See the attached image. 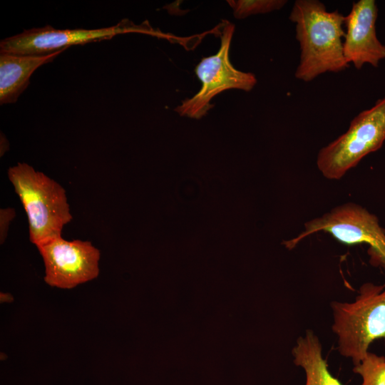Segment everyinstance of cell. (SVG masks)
I'll return each mask as SVG.
<instances>
[{
	"instance_id": "cell-1",
	"label": "cell",
	"mask_w": 385,
	"mask_h": 385,
	"mask_svg": "<svg viewBox=\"0 0 385 385\" xmlns=\"http://www.w3.org/2000/svg\"><path fill=\"white\" fill-rule=\"evenodd\" d=\"M289 18L295 25L300 48L297 79L307 83L327 72L337 73L349 66L343 49L345 16L337 10L328 11L318 0H297Z\"/></svg>"
},
{
	"instance_id": "cell-2",
	"label": "cell",
	"mask_w": 385,
	"mask_h": 385,
	"mask_svg": "<svg viewBox=\"0 0 385 385\" xmlns=\"http://www.w3.org/2000/svg\"><path fill=\"white\" fill-rule=\"evenodd\" d=\"M8 178L26 213L31 242L37 247L61 237L73 219L65 189L26 163L10 167Z\"/></svg>"
},
{
	"instance_id": "cell-3",
	"label": "cell",
	"mask_w": 385,
	"mask_h": 385,
	"mask_svg": "<svg viewBox=\"0 0 385 385\" xmlns=\"http://www.w3.org/2000/svg\"><path fill=\"white\" fill-rule=\"evenodd\" d=\"M330 306L337 349L357 365L374 340L385 339V284L364 283L354 302L332 301Z\"/></svg>"
},
{
	"instance_id": "cell-4",
	"label": "cell",
	"mask_w": 385,
	"mask_h": 385,
	"mask_svg": "<svg viewBox=\"0 0 385 385\" xmlns=\"http://www.w3.org/2000/svg\"><path fill=\"white\" fill-rule=\"evenodd\" d=\"M385 141V96L350 122L347 130L321 148L317 166L329 180H339Z\"/></svg>"
},
{
	"instance_id": "cell-5",
	"label": "cell",
	"mask_w": 385,
	"mask_h": 385,
	"mask_svg": "<svg viewBox=\"0 0 385 385\" xmlns=\"http://www.w3.org/2000/svg\"><path fill=\"white\" fill-rule=\"evenodd\" d=\"M330 234L346 245L365 243L369 245L370 263L385 272V229L377 216L354 202L338 205L322 215L306 222L304 230L284 245L289 250L302 240L317 232Z\"/></svg>"
},
{
	"instance_id": "cell-6",
	"label": "cell",
	"mask_w": 385,
	"mask_h": 385,
	"mask_svg": "<svg viewBox=\"0 0 385 385\" xmlns=\"http://www.w3.org/2000/svg\"><path fill=\"white\" fill-rule=\"evenodd\" d=\"M225 23L219 51L215 55L202 58L195 67V72L202 83L201 88L175 109L182 116L200 118L212 108L210 101L220 93L232 88L250 91L257 83L252 73L240 71L230 63L229 50L235 26L227 21Z\"/></svg>"
},
{
	"instance_id": "cell-7",
	"label": "cell",
	"mask_w": 385,
	"mask_h": 385,
	"mask_svg": "<svg viewBox=\"0 0 385 385\" xmlns=\"http://www.w3.org/2000/svg\"><path fill=\"white\" fill-rule=\"evenodd\" d=\"M130 32L158 35L147 22L135 25L127 19L112 26L95 29H56L47 25L24 30L21 34L2 39L0 53L43 56L66 49L73 45L108 40L116 35Z\"/></svg>"
},
{
	"instance_id": "cell-8",
	"label": "cell",
	"mask_w": 385,
	"mask_h": 385,
	"mask_svg": "<svg viewBox=\"0 0 385 385\" xmlns=\"http://www.w3.org/2000/svg\"><path fill=\"white\" fill-rule=\"evenodd\" d=\"M45 267V282L70 289L99 274L100 250L90 241H68L62 236L36 247Z\"/></svg>"
},
{
	"instance_id": "cell-9",
	"label": "cell",
	"mask_w": 385,
	"mask_h": 385,
	"mask_svg": "<svg viewBox=\"0 0 385 385\" xmlns=\"http://www.w3.org/2000/svg\"><path fill=\"white\" fill-rule=\"evenodd\" d=\"M378 8L374 0H359L352 4L345 18L344 55L356 69L364 64L377 67L385 58V45L378 38L376 22Z\"/></svg>"
},
{
	"instance_id": "cell-10",
	"label": "cell",
	"mask_w": 385,
	"mask_h": 385,
	"mask_svg": "<svg viewBox=\"0 0 385 385\" xmlns=\"http://www.w3.org/2000/svg\"><path fill=\"white\" fill-rule=\"evenodd\" d=\"M66 49L43 56L0 53V103H15L33 73Z\"/></svg>"
},
{
	"instance_id": "cell-11",
	"label": "cell",
	"mask_w": 385,
	"mask_h": 385,
	"mask_svg": "<svg viewBox=\"0 0 385 385\" xmlns=\"http://www.w3.org/2000/svg\"><path fill=\"white\" fill-rule=\"evenodd\" d=\"M292 354L294 364L305 373L304 385H343L329 371L322 344L313 330L307 329L297 338Z\"/></svg>"
},
{
	"instance_id": "cell-12",
	"label": "cell",
	"mask_w": 385,
	"mask_h": 385,
	"mask_svg": "<svg viewBox=\"0 0 385 385\" xmlns=\"http://www.w3.org/2000/svg\"><path fill=\"white\" fill-rule=\"evenodd\" d=\"M353 371L361 376V385H385V357L368 351Z\"/></svg>"
},
{
	"instance_id": "cell-13",
	"label": "cell",
	"mask_w": 385,
	"mask_h": 385,
	"mask_svg": "<svg viewBox=\"0 0 385 385\" xmlns=\"http://www.w3.org/2000/svg\"><path fill=\"white\" fill-rule=\"evenodd\" d=\"M233 10L234 16L242 19L249 16L266 14L281 9L287 2L286 0H238L227 1Z\"/></svg>"
},
{
	"instance_id": "cell-14",
	"label": "cell",
	"mask_w": 385,
	"mask_h": 385,
	"mask_svg": "<svg viewBox=\"0 0 385 385\" xmlns=\"http://www.w3.org/2000/svg\"><path fill=\"white\" fill-rule=\"evenodd\" d=\"M16 216L15 210L12 207L1 208L0 210V243L3 244L8 235L9 228L13 219Z\"/></svg>"
}]
</instances>
